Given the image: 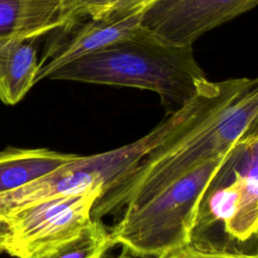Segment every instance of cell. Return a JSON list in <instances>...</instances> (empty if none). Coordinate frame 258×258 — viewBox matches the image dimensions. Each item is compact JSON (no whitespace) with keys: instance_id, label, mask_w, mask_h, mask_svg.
<instances>
[{"instance_id":"6da1fadb","label":"cell","mask_w":258,"mask_h":258,"mask_svg":"<svg viewBox=\"0 0 258 258\" xmlns=\"http://www.w3.org/2000/svg\"><path fill=\"white\" fill-rule=\"evenodd\" d=\"M47 79L152 91L170 114L195 96L207 76L191 45L166 43L143 27L133 37L60 66Z\"/></svg>"},{"instance_id":"e0dca14e","label":"cell","mask_w":258,"mask_h":258,"mask_svg":"<svg viewBox=\"0 0 258 258\" xmlns=\"http://www.w3.org/2000/svg\"><path fill=\"white\" fill-rule=\"evenodd\" d=\"M115 258H155L152 256H147L144 254H140L137 253L127 247H121V252L118 256H116Z\"/></svg>"},{"instance_id":"5b68a950","label":"cell","mask_w":258,"mask_h":258,"mask_svg":"<svg viewBox=\"0 0 258 258\" xmlns=\"http://www.w3.org/2000/svg\"><path fill=\"white\" fill-rule=\"evenodd\" d=\"M227 153L196 166L143 204L124 209L110 231L115 245L155 258L187 246L201 198Z\"/></svg>"},{"instance_id":"ac0fdd59","label":"cell","mask_w":258,"mask_h":258,"mask_svg":"<svg viewBox=\"0 0 258 258\" xmlns=\"http://www.w3.org/2000/svg\"><path fill=\"white\" fill-rule=\"evenodd\" d=\"M0 220H7V218H5L4 216H2V215L0 214Z\"/></svg>"},{"instance_id":"30bf717a","label":"cell","mask_w":258,"mask_h":258,"mask_svg":"<svg viewBox=\"0 0 258 258\" xmlns=\"http://www.w3.org/2000/svg\"><path fill=\"white\" fill-rule=\"evenodd\" d=\"M33 38L0 40V100L19 103L33 87L39 70Z\"/></svg>"},{"instance_id":"3957f363","label":"cell","mask_w":258,"mask_h":258,"mask_svg":"<svg viewBox=\"0 0 258 258\" xmlns=\"http://www.w3.org/2000/svg\"><path fill=\"white\" fill-rule=\"evenodd\" d=\"M188 245L258 253V124L230 148L212 176L201 198Z\"/></svg>"},{"instance_id":"9c48e42d","label":"cell","mask_w":258,"mask_h":258,"mask_svg":"<svg viewBox=\"0 0 258 258\" xmlns=\"http://www.w3.org/2000/svg\"><path fill=\"white\" fill-rule=\"evenodd\" d=\"M66 0H0V40L33 38L68 25Z\"/></svg>"},{"instance_id":"7c38bea8","label":"cell","mask_w":258,"mask_h":258,"mask_svg":"<svg viewBox=\"0 0 258 258\" xmlns=\"http://www.w3.org/2000/svg\"><path fill=\"white\" fill-rule=\"evenodd\" d=\"M115 245L102 221L93 220L76 238L44 258H103Z\"/></svg>"},{"instance_id":"d6986e66","label":"cell","mask_w":258,"mask_h":258,"mask_svg":"<svg viewBox=\"0 0 258 258\" xmlns=\"http://www.w3.org/2000/svg\"><path fill=\"white\" fill-rule=\"evenodd\" d=\"M256 255H257V256H258V253H256Z\"/></svg>"},{"instance_id":"4fadbf2b","label":"cell","mask_w":258,"mask_h":258,"mask_svg":"<svg viewBox=\"0 0 258 258\" xmlns=\"http://www.w3.org/2000/svg\"><path fill=\"white\" fill-rule=\"evenodd\" d=\"M118 0H66L64 11L70 28L81 20L99 16L108 11Z\"/></svg>"},{"instance_id":"277c9868","label":"cell","mask_w":258,"mask_h":258,"mask_svg":"<svg viewBox=\"0 0 258 258\" xmlns=\"http://www.w3.org/2000/svg\"><path fill=\"white\" fill-rule=\"evenodd\" d=\"M199 122L197 109L186 104L135 141L97 154L78 155L24 185L0 192V214L7 218L23 208L57 197L95 190L104 196L129 177L154 150L182 136Z\"/></svg>"},{"instance_id":"8992f818","label":"cell","mask_w":258,"mask_h":258,"mask_svg":"<svg viewBox=\"0 0 258 258\" xmlns=\"http://www.w3.org/2000/svg\"><path fill=\"white\" fill-rule=\"evenodd\" d=\"M100 191L52 198L7 216L10 237L5 252L16 258H44L79 236L93 221Z\"/></svg>"},{"instance_id":"52a82bcc","label":"cell","mask_w":258,"mask_h":258,"mask_svg":"<svg viewBox=\"0 0 258 258\" xmlns=\"http://www.w3.org/2000/svg\"><path fill=\"white\" fill-rule=\"evenodd\" d=\"M258 0H155L141 25L160 40L192 45L205 32L255 7Z\"/></svg>"},{"instance_id":"2e32d148","label":"cell","mask_w":258,"mask_h":258,"mask_svg":"<svg viewBox=\"0 0 258 258\" xmlns=\"http://www.w3.org/2000/svg\"><path fill=\"white\" fill-rule=\"evenodd\" d=\"M10 234L11 231L8 220H0V252L5 251V247Z\"/></svg>"},{"instance_id":"8fae6325","label":"cell","mask_w":258,"mask_h":258,"mask_svg":"<svg viewBox=\"0 0 258 258\" xmlns=\"http://www.w3.org/2000/svg\"><path fill=\"white\" fill-rule=\"evenodd\" d=\"M77 154L47 148L8 147L0 151V192L24 185L76 159Z\"/></svg>"},{"instance_id":"ba28073f","label":"cell","mask_w":258,"mask_h":258,"mask_svg":"<svg viewBox=\"0 0 258 258\" xmlns=\"http://www.w3.org/2000/svg\"><path fill=\"white\" fill-rule=\"evenodd\" d=\"M143 13L142 9L131 12L110 11L61 29L64 34L49 47L39 62L35 83L47 79L55 69L77 57L139 34L143 30Z\"/></svg>"},{"instance_id":"5bb4252c","label":"cell","mask_w":258,"mask_h":258,"mask_svg":"<svg viewBox=\"0 0 258 258\" xmlns=\"http://www.w3.org/2000/svg\"><path fill=\"white\" fill-rule=\"evenodd\" d=\"M165 258H258L256 254H244V253H232L225 251H213L196 248L187 245Z\"/></svg>"},{"instance_id":"7a4b0ae2","label":"cell","mask_w":258,"mask_h":258,"mask_svg":"<svg viewBox=\"0 0 258 258\" xmlns=\"http://www.w3.org/2000/svg\"><path fill=\"white\" fill-rule=\"evenodd\" d=\"M258 124V82L221 112L149 154L117 187L99 198L92 219L137 207L203 162L227 153Z\"/></svg>"},{"instance_id":"9a60e30c","label":"cell","mask_w":258,"mask_h":258,"mask_svg":"<svg viewBox=\"0 0 258 258\" xmlns=\"http://www.w3.org/2000/svg\"><path fill=\"white\" fill-rule=\"evenodd\" d=\"M155 0H118L108 11L118 12H131L134 10H145ZM105 12V13H106ZM104 14V13H103Z\"/></svg>"}]
</instances>
